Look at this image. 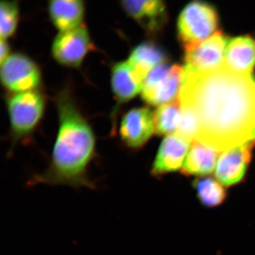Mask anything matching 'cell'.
Masks as SVG:
<instances>
[{"label": "cell", "instance_id": "7a4b0ae2", "mask_svg": "<svg viewBox=\"0 0 255 255\" xmlns=\"http://www.w3.org/2000/svg\"><path fill=\"white\" fill-rule=\"evenodd\" d=\"M59 129L48 168L29 185L45 184L95 189L88 168L95 154V137L68 90L57 97Z\"/></svg>", "mask_w": 255, "mask_h": 255}, {"label": "cell", "instance_id": "ffe728a7", "mask_svg": "<svg viewBox=\"0 0 255 255\" xmlns=\"http://www.w3.org/2000/svg\"><path fill=\"white\" fill-rule=\"evenodd\" d=\"M19 20L17 0H1L0 4V36L6 40L14 34Z\"/></svg>", "mask_w": 255, "mask_h": 255}, {"label": "cell", "instance_id": "9c48e42d", "mask_svg": "<svg viewBox=\"0 0 255 255\" xmlns=\"http://www.w3.org/2000/svg\"><path fill=\"white\" fill-rule=\"evenodd\" d=\"M126 14L149 34L162 31L169 20L165 0H121Z\"/></svg>", "mask_w": 255, "mask_h": 255}, {"label": "cell", "instance_id": "ba28073f", "mask_svg": "<svg viewBox=\"0 0 255 255\" xmlns=\"http://www.w3.org/2000/svg\"><path fill=\"white\" fill-rule=\"evenodd\" d=\"M229 39L221 31L185 50L186 65L199 71L216 70L223 65Z\"/></svg>", "mask_w": 255, "mask_h": 255}, {"label": "cell", "instance_id": "d6986e66", "mask_svg": "<svg viewBox=\"0 0 255 255\" xmlns=\"http://www.w3.org/2000/svg\"><path fill=\"white\" fill-rule=\"evenodd\" d=\"M196 196L203 205L209 208L217 207L227 197L224 186L211 177H202L194 181Z\"/></svg>", "mask_w": 255, "mask_h": 255}, {"label": "cell", "instance_id": "3957f363", "mask_svg": "<svg viewBox=\"0 0 255 255\" xmlns=\"http://www.w3.org/2000/svg\"><path fill=\"white\" fill-rule=\"evenodd\" d=\"M219 11L214 4L206 0H191L178 16V38L184 48L194 46L219 31Z\"/></svg>", "mask_w": 255, "mask_h": 255}, {"label": "cell", "instance_id": "8fae6325", "mask_svg": "<svg viewBox=\"0 0 255 255\" xmlns=\"http://www.w3.org/2000/svg\"><path fill=\"white\" fill-rule=\"evenodd\" d=\"M255 143L240 146L225 151L220 155L216 164V179L224 187L239 184L246 176L252 158V151Z\"/></svg>", "mask_w": 255, "mask_h": 255}, {"label": "cell", "instance_id": "52a82bcc", "mask_svg": "<svg viewBox=\"0 0 255 255\" xmlns=\"http://www.w3.org/2000/svg\"><path fill=\"white\" fill-rule=\"evenodd\" d=\"M92 46L85 24L74 29L60 31L52 45V55L60 65L79 68Z\"/></svg>", "mask_w": 255, "mask_h": 255}, {"label": "cell", "instance_id": "6da1fadb", "mask_svg": "<svg viewBox=\"0 0 255 255\" xmlns=\"http://www.w3.org/2000/svg\"><path fill=\"white\" fill-rule=\"evenodd\" d=\"M196 119L195 140L222 152L255 143V78L224 65L201 72L185 65L178 97Z\"/></svg>", "mask_w": 255, "mask_h": 255}, {"label": "cell", "instance_id": "44dd1931", "mask_svg": "<svg viewBox=\"0 0 255 255\" xmlns=\"http://www.w3.org/2000/svg\"><path fill=\"white\" fill-rule=\"evenodd\" d=\"M10 46L6 40H1L0 44V62L1 64L10 56Z\"/></svg>", "mask_w": 255, "mask_h": 255}, {"label": "cell", "instance_id": "e0dca14e", "mask_svg": "<svg viewBox=\"0 0 255 255\" xmlns=\"http://www.w3.org/2000/svg\"><path fill=\"white\" fill-rule=\"evenodd\" d=\"M219 155L217 151L197 140H193L182 168V174L199 177L209 175L214 170Z\"/></svg>", "mask_w": 255, "mask_h": 255}, {"label": "cell", "instance_id": "5b68a950", "mask_svg": "<svg viewBox=\"0 0 255 255\" xmlns=\"http://www.w3.org/2000/svg\"><path fill=\"white\" fill-rule=\"evenodd\" d=\"M184 68L163 63L149 73L142 85V100L150 105H163L177 100L182 85Z\"/></svg>", "mask_w": 255, "mask_h": 255}, {"label": "cell", "instance_id": "5bb4252c", "mask_svg": "<svg viewBox=\"0 0 255 255\" xmlns=\"http://www.w3.org/2000/svg\"><path fill=\"white\" fill-rule=\"evenodd\" d=\"M52 23L60 31L74 29L83 24L85 0H48Z\"/></svg>", "mask_w": 255, "mask_h": 255}, {"label": "cell", "instance_id": "7c38bea8", "mask_svg": "<svg viewBox=\"0 0 255 255\" xmlns=\"http://www.w3.org/2000/svg\"><path fill=\"white\" fill-rule=\"evenodd\" d=\"M191 142L177 132L167 135L159 146L151 173L161 177L182 168L190 149Z\"/></svg>", "mask_w": 255, "mask_h": 255}, {"label": "cell", "instance_id": "8992f818", "mask_svg": "<svg viewBox=\"0 0 255 255\" xmlns=\"http://www.w3.org/2000/svg\"><path fill=\"white\" fill-rule=\"evenodd\" d=\"M1 80L3 86L14 94L33 91L41 85V70L29 57L14 53L1 64Z\"/></svg>", "mask_w": 255, "mask_h": 255}, {"label": "cell", "instance_id": "4fadbf2b", "mask_svg": "<svg viewBox=\"0 0 255 255\" xmlns=\"http://www.w3.org/2000/svg\"><path fill=\"white\" fill-rule=\"evenodd\" d=\"M223 65L233 71L252 74L255 67V38L245 35L228 41Z\"/></svg>", "mask_w": 255, "mask_h": 255}, {"label": "cell", "instance_id": "2e32d148", "mask_svg": "<svg viewBox=\"0 0 255 255\" xmlns=\"http://www.w3.org/2000/svg\"><path fill=\"white\" fill-rule=\"evenodd\" d=\"M163 50L153 42L144 41L132 49L127 61L135 75L145 81L149 73L156 67L165 63Z\"/></svg>", "mask_w": 255, "mask_h": 255}, {"label": "cell", "instance_id": "ac0fdd59", "mask_svg": "<svg viewBox=\"0 0 255 255\" xmlns=\"http://www.w3.org/2000/svg\"><path fill=\"white\" fill-rule=\"evenodd\" d=\"M182 118V108L179 99L159 106L154 113L155 132L157 135H170L177 131Z\"/></svg>", "mask_w": 255, "mask_h": 255}, {"label": "cell", "instance_id": "9a60e30c", "mask_svg": "<svg viewBox=\"0 0 255 255\" xmlns=\"http://www.w3.org/2000/svg\"><path fill=\"white\" fill-rule=\"evenodd\" d=\"M143 81L135 75L128 61L114 64L111 84L118 105L127 103L141 92Z\"/></svg>", "mask_w": 255, "mask_h": 255}, {"label": "cell", "instance_id": "30bf717a", "mask_svg": "<svg viewBox=\"0 0 255 255\" xmlns=\"http://www.w3.org/2000/svg\"><path fill=\"white\" fill-rule=\"evenodd\" d=\"M155 132L154 114L147 107L129 110L121 122L119 134L124 143L132 149L142 147Z\"/></svg>", "mask_w": 255, "mask_h": 255}, {"label": "cell", "instance_id": "277c9868", "mask_svg": "<svg viewBox=\"0 0 255 255\" xmlns=\"http://www.w3.org/2000/svg\"><path fill=\"white\" fill-rule=\"evenodd\" d=\"M45 108L44 97L37 90L14 93L8 99V114L15 139L26 136L34 130Z\"/></svg>", "mask_w": 255, "mask_h": 255}]
</instances>
